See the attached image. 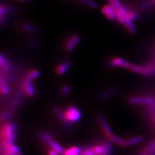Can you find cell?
Listing matches in <instances>:
<instances>
[{"label":"cell","mask_w":155,"mask_h":155,"mask_svg":"<svg viewBox=\"0 0 155 155\" xmlns=\"http://www.w3.org/2000/svg\"><path fill=\"white\" fill-rule=\"evenodd\" d=\"M118 91H119V89L116 88L107 90L100 95V98L102 100H107L109 98H110V97H112L113 96H114L115 94L118 93Z\"/></svg>","instance_id":"21"},{"label":"cell","mask_w":155,"mask_h":155,"mask_svg":"<svg viewBox=\"0 0 155 155\" xmlns=\"http://www.w3.org/2000/svg\"><path fill=\"white\" fill-rule=\"evenodd\" d=\"M149 155H155V147H154V149L153 150V151L151 152V153Z\"/></svg>","instance_id":"38"},{"label":"cell","mask_w":155,"mask_h":155,"mask_svg":"<svg viewBox=\"0 0 155 155\" xmlns=\"http://www.w3.org/2000/svg\"><path fill=\"white\" fill-rule=\"evenodd\" d=\"M129 103L132 105H144L151 106L155 104V98L152 96H136L129 98Z\"/></svg>","instance_id":"4"},{"label":"cell","mask_w":155,"mask_h":155,"mask_svg":"<svg viewBox=\"0 0 155 155\" xmlns=\"http://www.w3.org/2000/svg\"><path fill=\"white\" fill-rule=\"evenodd\" d=\"M24 93H25V92H24L23 87L21 86V87H20V89H19V91H18V93H17L16 96H15V98L13 99V101L12 102V107H16L19 104H20L22 96Z\"/></svg>","instance_id":"20"},{"label":"cell","mask_w":155,"mask_h":155,"mask_svg":"<svg viewBox=\"0 0 155 155\" xmlns=\"http://www.w3.org/2000/svg\"><path fill=\"white\" fill-rule=\"evenodd\" d=\"M71 66V62L70 61H65L56 68V72L59 75L64 74L69 69Z\"/></svg>","instance_id":"11"},{"label":"cell","mask_w":155,"mask_h":155,"mask_svg":"<svg viewBox=\"0 0 155 155\" xmlns=\"http://www.w3.org/2000/svg\"><path fill=\"white\" fill-rule=\"evenodd\" d=\"M40 72L37 69H33L32 71H31L28 73L27 74V77L29 79H31L32 80H35L36 78H38L40 76Z\"/></svg>","instance_id":"27"},{"label":"cell","mask_w":155,"mask_h":155,"mask_svg":"<svg viewBox=\"0 0 155 155\" xmlns=\"http://www.w3.org/2000/svg\"><path fill=\"white\" fill-rule=\"evenodd\" d=\"M8 152V153H20V149L16 145L10 144L7 145H1V153Z\"/></svg>","instance_id":"17"},{"label":"cell","mask_w":155,"mask_h":155,"mask_svg":"<svg viewBox=\"0 0 155 155\" xmlns=\"http://www.w3.org/2000/svg\"><path fill=\"white\" fill-rule=\"evenodd\" d=\"M71 89V88L69 85H64L61 89V93L63 96H66L70 93Z\"/></svg>","instance_id":"34"},{"label":"cell","mask_w":155,"mask_h":155,"mask_svg":"<svg viewBox=\"0 0 155 155\" xmlns=\"http://www.w3.org/2000/svg\"><path fill=\"white\" fill-rule=\"evenodd\" d=\"M54 113L56 115V117L58 118L61 123L64 125V126H65L66 127H69V122L66 120L65 116H64V113H62L61 110L59 108V107H55L54 109Z\"/></svg>","instance_id":"13"},{"label":"cell","mask_w":155,"mask_h":155,"mask_svg":"<svg viewBox=\"0 0 155 155\" xmlns=\"http://www.w3.org/2000/svg\"><path fill=\"white\" fill-rule=\"evenodd\" d=\"M154 122H155V114L154 115Z\"/></svg>","instance_id":"40"},{"label":"cell","mask_w":155,"mask_h":155,"mask_svg":"<svg viewBox=\"0 0 155 155\" xmlns=\"http://www.w3.org/2000/svg\"><path fill=\"white\" fill-rule=\"evenodd\" d=\"M127 15L129 18L133 21H137L139 18V14L138 11L135 10L129 9V11L127 12Z\"/></svg>","instance_id":"28"},{"label":"cell","mask_w":155,"mask_h":155,"mask_svg":"<svg viewBox=\"0 0 155 155\" xmlns=\"http://www.w3.org/2000/svg\"><path fill=\"white\" fill-rule=\"evenodd\" d=\"M18 1H19V2H24V1H25V0H18Z\"/></svg>","instance_id":"39"},{"label":"cell","mask_w":155,"mask_h":155,"mask_svg":"<svg viewBox=\"0 0 155 155\" xmlns=\"http://www.w3.org/2000/svg\"><path fill=\"white\" fill-rule=\"evenodd\" d=\"M108 140L109 141L112 142L114 143L117 144L120 147H126L127 146V141H125V140H124L123 138H120L118 136H116L115 134H112L111 135L107 137Z\"/></svg>","instance_id":"14"},{"label":"cell","mask_w":155,"mask_h":155,"mask_svg":"<svg viewBox=\"0 0 155 155\" xmlns=\"http://www.w3.org/2000/svg\"><path fill=\"white\" fill-rule=\"evenodd\" d=\"M0 67H1L2 72L6 79L8 81L11 80V64L10 61L7 59L5 56L3 54L0 56Z\"/></svg>","instance_id":"5"},{"label":"cell","mask_w":155,"mask_h":155,"mask_svg":"<svg viewBox=\"0 0 155 155\" xmlns=\"http://www.w3.org/2000/svg\"><path fill=\"white\" fill-rule=\"evenodd\" d=\"M77 1L85 3L91 8H98V5H97L94 1H93V0H77Z\"/></svg>","instance_id":"31"},{"label":"cell","mask_w":155,"mask_h":155,"mask_svg":"<svg viewBox=\"0 0 155 155\" xmlns=\"http://www.w3.org/2000/svg\"><path fill=\"white\" fill-rule=\"evenodd\" d=\"M109 65L111 67H120L124 68V69H130V65H131V64H130L128 61L120 57H116L112 58V59L109 61Z\"/></svg>","instance_id":"6"},{"label":"cell","mask_w":155,"mask_h":155,"mask_svg":"<svg viewBox=\"0 0 155 155\" xmlns=\"http://www.w3.org/2000/svg\"><path fill=\"white\" fill-rule=\"evenodd\" d=\"M48 155H59L60 153L57 152L56 151H55V150H53V149H51V151H48Z\"/></svg>","instance_id":"37"},{"label":"cell","mask_w":155,"mask_h":155,"mask_svg":"<svg viewBox=\"0 0 155 155\" xmlns=\"http://www.w3.org/2000/svg\"><path fill=\"white\" fill-rule=\"evenodd\" d=\"M154 2H155V0H154Z\"/></svg>","instance_id":"41"},{"label":"cell","mask_w":155,"mask_h":155,"mask_svg":"<svg viewBox=\"0 0 155 155\" xmlns=\"http://www.w3.org/2000/svg\"><path fill=\"white\" fill-rule=\"evenodd\" d=\"M22 28L24 31L32 34H36L38 32V29L36 27L28 23H23L22 25Z\"/></svg>","instance_id":"23"},{"label":"cell","mask_w":155,"mask_h":155,"mask_svg":"<svg viewBox=\"0 0 155 155\" xmlns=\"http://www.w3.org/2000/svg\"><path fill=\"white\" fill-rule=\"evenodd\" d=\"M64 113L66 120L69 123H76L81 117V113L80 109L73 105L68 107Z\"/></svg>","instance_id":"3"},{"label":"cell","mask_w":155,"mask_h":155,"mask_svg":"<svg viewBox=\"0 0 155 155\" xmlns=\"http://www.w3.org/2000/svg\"><path fill=\"white\" fill-rule=\"evenodd\" d=\"M143 140V138L142 136H137L133 138H130L127 140V146H132L141 143Z\"/></svg>","instance_id":"22"},{"label":"cell","mask_w":155,"mask_h":155,"mask_svg":"<svg viewBox=\"0 0 155 155\" xmlns=\"http://www.w3.org/2000/svg\"><path fill=\"white\" fill-rule=\"evenodd\" d=\"M32 81V80L29 79L26 76L21 85L24 92H25V94H26L28 96H34L36 93L35 87H34Z\"/></svg>","instance_id":"7"},{"label":"cell","mask_w":155,"mask_h":155,"mask_svg":"<svg viewBox=\"0 0 155 155\" xmlns=\"http://www.w3.org/2000/svg\"><path fill=\"white\" fill-rule=\"evenodd\" d=\"M1 155H23L21 153H8V152H2Z\"/></svg>","instance_id":"36"},{"label":"cell","mask_w":155,"mask_h":155,"mask_svg":"<svg viewBox=\"0 0 155 155\" xmlns=\"http://www.w3.org/2000/svg\"><path fill=\"white\" fill-rule=\"evenodd\" d=\"M104 145V151L101 155H109L111 150V144L108 142H105Z\"/></svg>","instance_id":"35"},{"label":"cell","mask_w":155,"mask_h":155,"mask_svg":"<svg viewBox=\"0 0 155 155\" xmlns=\"http://www.w3.org/2000/svg\"><path fill=\"white\" fill-rule=\"evenodd\" d=\"M14 11H15V9L12 7L3 6V5H2L1 7H0V14H1V15H6L7 14L12 13Z\"/></svg>","instance_id":"26"},{"label":"cell","mask_w":155,"mask_h":155,"mask_svg":"<svg viewBox=\"0 0 155 155\" xmlns=\"http://www.w3.org/2000/svg\"><path fill=\"white\" fill-rule=\"evenodd\" d=\"M81 41V38L79 36L74 35L68 39L67 41L65 43V50L67 52H70L73 51L74 48L79 44Z\"/></svg>","instance_id":"8"},{"label":"cell","mask_w":155,"mask_h":155,"mask_svg":"<svg viewBox=\"0 0 155 155\" xmlns=\"http://www.w3.org/2000/svg\"><path fill=\"white\" fill-rule=\"evenodd\" d=\"M46 143H48V145H49L52 149L55 150V151H56L60 154H63L64 153L65 150L64 149V148H63L59 143H57L56 141H54V140L52 138H51L49 140H48Z\"/></svg>","instance_id":"15"},{"label":"cell","mask_w":155,"mask_h":155,"mask_svg":"<svg viewBox=\"0 0 155 155\" xmlns=\"http://www.w3.org/2000/svg\"><path fill=\"white\" fill-rule=\"evenodd\" d=\"M109 1L110 2L111 5L116 9V11H118V10L120 9L123 6L119 0H109Z\"/></svg>","instance_id":"32"},{"label":"cell","mask_w":155,"mask_h":155,"mask_svg":"<svg viewBox=\"0 0 155 155\" xmlns=\"http://www.w3.org/2000/svg\"><path fill=\"white\" fill-rule=\"evenodd\" d=\"M98 120L101 129H102L104 133H105V134L107 136V137H108L109 136L112 134L111 129L104 116L103 115H99L98 117Z\"/></svg>","instance_id":"10"},{"label":"cell","mask_w":155,"mask_h":155,"mask_svg":"<svg viewBox=\"0 0 155 155\" xmlns=\"http://www.w3.org/2000/svg\"><path fill=\"white\" fill-rule=\"evenodd\" d=\"M0 91L1 93L3 95H8L10 93L7 80L2 73H1V78H0Z\"/></svg>","instance_id":"12"},{"label":"cell","mask_w":155,"mask_h":155,"mask_svg":"<svg viewBox=\"0 0 155 155\" xmlns=\"http://www.w3.org/2000/svg\"><path fill=\"white\" fill-rule=\"evenodd\" d=\"M80 155H95V154L93 151V147H87L83 150V151H82Z\"/></svg>","instance_id":"33"},{"label":"cell","mask_w":155,"mask_h":155,"mask_svg":"<svg viewBox=\"0 0 155 155\" xmlns=\"http://www.w3.org/2000/svg\"><path fill=\"white\" fill-rule=\"evenodd\" d=\"M155 147V139L151 140L145 147L143 149L142 151L140 152L138 155H149L153 151V150Z\"/></svg>","instance_id":"18"},{"label":"cell","mask_w":155,"mask_h":155,"mask_svg":"<svg viewBox=\"0 0 155 155\" xmlns=\"http://www.w3.org/2000/svg\"><path fill=\"white\" fill-rule=\"evenodd\" d=\"M155 5V2L154 0H143L140 3V8L143 11H147Z\"/></svg>","instance_id":"19"},{"label":"cell","mask_w":155,"mask_h":155,"mask_svg":"<svg viewBox=\"0 0 155 155\" xmlns=\"http://www.w3.org/2000/svg\"><path fill=\"white\" fill-rule=\"evenodd\" d=\"M104 145H97L93 147V151L95 155H101L104 151Z\"/></svg>","instance_id":"29"},{"label":"cell","mask_w":155,"mask_h":155,"mask_svg":"<svg viewBox=\"0 0 155 155\" xmlns=\"http://www.w3.org/2000/svg\"><path fill=\"white\" fill-rule=\"evenodd\" d=\"M124 25L125 28L127 29V31L132 35H134V34L137 33V28H136L134 24L133 23V21L130 19L128 15L127 17L125 18V22H124Z\"/></svg>","instance_id":"16"},{"label":"cell","mask_w":155,"mask_h":155,"mask_svg":"<svg viewBox=\"0 0 155 155\" xmlns=\"http://www.w3.org/2000/svg\"><path fill=\"white\" fill-rule=\"evenodd\" d=\"M129 69L135 73L147 77L154 76H155V61L149 63L144 65L131 64Z\"/></svg>","instance_id":"2"},{"label":"cell","mask_w":155,"mask_h":155,"mask_svg":"<svg viewBox=\"0 0 155 155\" xmlns=\"http://www.w3.org/2000/svg\"><path fill=\"white\" fill-rule=\"evenodd\" d=\"M29 42H30L31 45L35 48L37 51H41V48L40 45V43L37 41V40L35 38H31L29 39Z\"/></svg>","instance_id":"30"},{"label":"cell","mask_w":155,"mask_h":155,"mask_svg":"<svg viewBox=\"0 0 155 155\" xmlns=\"http://www.w3.org/2000/svg\"><path fill=\"white\" fill-rule=\"evenodd\" d=\"M81 149L80 147L74 146L69 149L65 150L64 155H80L81 154Z\"/></svg>","instance_id":"24"},{"label":"cell","mask_w":155,"mask_h":155,"mask_svg":"<svg viewBox=\"0 0 155 155\" xmlns=\"http://www.w3.org/2000/svg\"><path fill=\"white\" fill-rule=\"evenodd\" d=\"M101 12L110 20L116 19V11L111 5H106L104 6L101 8Z\"/></svg>","instance_id":"9"},{"label":"cell","mask_w":155,"mask_h":155,"mask_svg":"<svg viewBox=\"0 0 155 155\" xmlns=\"http://www.w3.org/2000/svg\"><path fill=\"white\" fill-rule=\"evenodd\" d=\"M16 125L14 122L4 123L1 127V145L13 144L16 138Z\"/></svg>","instance_id":"1"},{"label":"cell","mask_w":155,"mask_h":155,"mask_svg":"<svg viewBox=\"0 0 155 155\" xmlns=\"http://www.w3.org/2000/svg\"><path fill=\"white\" fill-rule=\"evenodd\" d=\"M13 114V110L12 109H8L5 110L1 114V120L2 122H7V121L11 118Z\"/></svg>","instance_id":"25"}]
</instances>
